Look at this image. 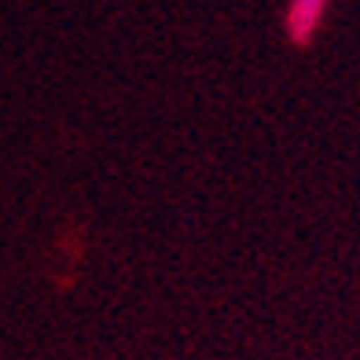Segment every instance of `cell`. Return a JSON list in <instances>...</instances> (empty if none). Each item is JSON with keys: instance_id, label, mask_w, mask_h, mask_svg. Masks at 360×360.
<instances>
[{"instance_id": "6da1fadb", "label": "cell", "mask_w": 360, "mask_h": 360, "mask_svg": "<svg viewBox=\"0 0 360 360\" xmlns=\"http://www.w3.org/2000/svg\"><path fill=\"white\" fill-rule=\"evenodd\" d=\"M327 8H331V0H290V4H287V19H283L287 37L294 44H309L316 37Z\"/></svg>"}]
</instances>
